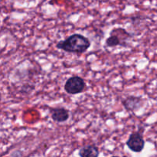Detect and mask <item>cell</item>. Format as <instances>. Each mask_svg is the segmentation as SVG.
<instances>
[{
    "mask_svg": "<svg viewBox=\"0 0 157 157\" xmlns=\"http://www.w3.org/2000/svg\"><path fill=\"white\" fill-rule=\"evenodd\" d=\"M90 41L81 34L75 33L57 43V48L68 53L83 54L90 47Z\"/></svg>",
    "mask_w": 157,
    "mask_h": 157,
    "instance_id": "obj_1",
    "label": "cell"
},
{
    "mask_svg": "<svg viewBox=\"0 0 157 157\" xmlns=\"http://www.w3.org/2000/svg\"><path fill=\"white\" fill-rule=\"evenodd\" d=\"M126 145L133 153H141L145 147V140L139 131L133 132L129 136Z\"/></svg>",
    "mask_w": 157,
    "mask_h": 157,
    "instance_id": "obj_3",
    "label": "cell"
},
{
    "mask_svg": "<svg viewBox=\"0 0 157 157\" xmlns=\"http://www.w3.org/2000/svg\"><path fill=\"white\" fill-rule=\"evenodd\" d=\"M113 33H114V32H113ZM110 35H111L106 39L105 44L107 47H116V46L121 45V44H122V40H121L116 34L114 33V35H113V34L110 33Z\"/></svg>",
    "mask_w": 157,
    "mask_h": 157,
    "instance_id": "obj_7",
    "label": "cell"
},
{
    "mask_svg": "<svg viewBox=\"0 0 157 157\" xmlns=\"http://www.w3.org/2000/svg\"><path fill=\"white\" fill-rule=\"evenodd\" d=\"M78 155L81 157H98L100 155V151L96 146L87 145L83 147L79 150Z\"/></svg>",
    "mask_w": 157,
    "mask_h": 157,
    "instance_id": "obj_6",
    "label": "cell"
},
{
    "mask_svg": "<svg viewBox=\"0 0 157 157\" xmlns=\"http://www.w3.org/2000/svg\"><path fill=\"white\" fill-rule=\"evenodd\" d=\"M51 118L55 122L57 123H64L67 121L70 117V113L67 109L65 107H54L50 109Z\"/></svg>",
    "mask_w": 157,
    "mask_h": 157,
    "instance_id": "obj_5",
    "label": "cell"
},
{
    "mask_svg": "<svg viewBox=\"0 0 157 157\" xmlns=\"http://www.w3.org/2000/svg\"><path fill=\"white\" fill-rule=\"evenodd\" d=\"M87 88L85 81L79 76H73L67 80L64 89L68 94L75 95L84 92Z\"/></svg>",
    "mask_w": 157,
    "mask_h": 157,
    "instance_id": "obj_2",
    "label": "cell"
},
{
    "mask_svg": "<svg viewBox=\"0 0 157 157\" xmlns=\"http://www.w3.org/2000/svg\"><path fill=\"white\" fill-rule=\"evenodd\" d=\"M144 101L141 97L129 96L124 100H123L122 104L125 109L128 111L134 112L140 110L143 107Z\"/></svg>",
    "mask_w": 157,
    "mask_h": 157,
    "instance_id": "obj_4",
    "label": "cell"
}]
</instances>
